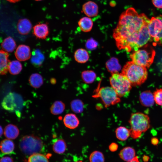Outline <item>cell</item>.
Here are the masks:
<instances>
[{
  "label": "cell",
  "mask_w": 162,
  "mask_h": 162,
  "mask_svg": "<svg viewBox=\"0 0 162 162\" xmlns=\"http://www.w3.org/2000/svg\"><path fill=\"white\" fill-rule=\"evenodd\" d=\"M150 20L144 14H139L133 8L122 12L113 31V37L118 49L130 52L138 48L139 32Z\"/></svg>",
  "instance_id": "1"
},
{
  "label": "cell",
  "mask_w": 162,
  "mask_h": 162,
  "mask_svg": "<svg viewBox=\"0 0 162 162\" xmlns=\"http://www.w3.org/2000/svg\"><path fill=\"white\" fill-rule=\"evenodd\" d=\"M132 86H139L143 83L147 77L146 68L137 65L132 61L126 62L122 70Z\"/></svg>",
  "instance_id": "2"
},
{
  "label": "cell",
  "mask_w": 162,
  "mask_h": 162,
  "mask_svg": "<svg viewBox=\"0 0 162 162\" xmlns=\"http://www.w3.org/2000/svg\"><path fill=\"white\" fill-rule=\"evenodd\" d=\"M129 122L130 126V136L134 139L139 138L150 127L149 117L141 112L132 113Z\"/></svg>",
  "instance_id": "3"
},
{
  "label": "cell",
  "mask_w": 162,
  "mask_h": 162,
  "mask_svg": "<svg viewBox=\"0 0 162 162\" xmlns=\"http://www.w3.org/2000/svg\"><path fill=\"white\" fill-rule=\"evenodd\" d=\"M155 54V51L152 47L147 44L133 51L130 55V58L135 64L148 68L153 63Z\"/></svg>",
  "instance_id": "4"
},
{
  "label": "cell",
  "mask_w": 162,
  "mask_h": 162,
  "mask_svg": "<svg viewBox=\"0 0 162 162\" xmlns=\"http://www.w3.org/2000/svg\"><path fill=\"white\" fill-rule=\"evenodd\" d=\"M19 146L23 154L31 155L41 152L44 145L43 141L39 137L31 135L23 136L20 140Z\"/></svg>",
  "instance_id": "5"
},
{
  "label": "cell",
  "mask_w": 162,
  "mask_h": 162,
  "mask_svg": "<svg viewBox=\"0 0 162 162\" xmlns=\"http://www.w3.org/2000/svg\"><path fill=\"white\" fill-rule=\"evenodd\" d=\"M110 82L111 87L120 98L128 95L131 89L130 82L122 73L112 74L110 78Z\"/></svg>",
  "instance_id": "6"
},
{
  "label": "cell",
  "mask_w": 162,
  "mask_h": 162,
  "mask_svg": "<svg viewBox=\"0 0 162 162\" xmlns=\"http://www.w3.org/2000/svg\"><path fill=\"white\" fill-rule=\"evenodd\" d=\"M92 97L100 98L106 107L115 105L121 101L120 97L111 87L100 88Z\"/></svg>",
  "instance_id": "7"
},
{
  "label": "cell",
  "mask_w": 162,
  "mask_h": 162,
  "mask_svg": "<svg viewBox=\"0 0 162 162\" xmlns=\"http://www.w3.org/2000/svg\"><path fill=\"white\" fill-rule=\"evenodd\" d=\"M20 98L18 95L13 92H10L3 99L2 105L5 110L13 112L20 107Z\"/></svg>",
  "instance_id": "8"
},
{
  "label": "cell",
  "mask_w": 162,
  "mask_h": 162,
  "mask_svg": "<svg viewBox=\"0 0 162 162\" xmlns=\"http://www.w3.org/2000/svg\"><path fill=\"white\" fill-rule=\"evenodd\" d=\"M147 26L152 41L160 32L162 28V21L159 16L156 17H152Z\"/></svg>",
  "instance_id": "9"
},
{
  "label": "cell",
  "mask_w": 162,
  "mask_h": 162,
  "mask_svg": "<svg viewBox=\"0 0 162 162\" xmlns=\"http://www.w3.org/2000/svg\"><path fill=\"white\" fill-rule=\"evenodd\" d=\"M15 55L19 61H26L31 57V53L30 47L25 44L19 45L16 48Z\"/></svg>",
  "instance_id": "10"
},
{
  "label": "cell",
  "mask_w": 162,
  "mask_h": 162,
  "mask_svg": "<svg viewBox=\"0 0 162 162\" xmlns=\"http://www.w3.org/2000/svg\"><path fill=\"white\" fill-rule=\"evenodd\" d=\"M49 33V28L47 23H39L33 27V34L38 39H45Z\"/></svg>",
  "instance_id": "11"
},
{
  "label": "cell",
  "mask_w": 162,
  "mask_h": 162,
  "mask_svg": "<svg viewBox=\"0 0 162 162\" xmlns=\"http://www.w3.org/2000/svg\"><path fill=\"white\" fill-rule=\"evenodd\" d=\"M82 10L85 14L89 17L95 16L98 13V5L92 1H89L85 3L82 5Z\"/></svg>",
  "instance_id": "12"
},
{
  "label": "cell",
  "mask_w": 162,
  "mask_h": 162,
  "mask_svg": "<svg viewBox=\"0 0 162 162\" xmlns=\"http://www.w3.org/2000/svg\"><path fill=\"white\" fill-rule=\"evenodd\" d=\"M32 26L30 20L26 18L20 19L17 25L18 32L22 35L28 34L32 29Z\"/></svg>",
  "instance_id": "13"
},
{
  "label": "cell",
  "mask_w": 162,
  "mask_h": 162,
  "mask_svg": "<svg viewBox=\"0 0 162 162\" xmlns=\"http://www.w3.org/2000/svg\"><path fill=\"white\" fill-rule=\"evenodd\" d=\"M63 121L64 125L67 128L71 129L77 128L80 123L78 118L75 114L73 113L66 114L64 117Z\"/></svg>",
  "instance_id": "14"
},
{
  "label": "cell",
  "mask_w": 162,
  "mask_h": 162,
  "mask_svg": "<svg viewBox=\"0 0 162 162\" xmlns=\"http://www.w3.org/2000/svg\"><path fill=\"white\" fill-rule=\"evenodd\" d=\"M139 99L141 104L146 107L152 106L154 102L153 94L149 90L142 92L140 95Z\"/></svg>",
  "instance_id": "15"
},
{
  "label": "cell",
  "mask_w": 162,
  "mask_h": 162,
  "mask_svg": "<svg viewBox=\"0 0 162 162\" xmlns=\"http://www.w3.org/2000/svg\"><path fill=\"white\" fill-rule=\"evenodd\" d=\"M8 52L0 50V76L6 74L8 71Z\"/></svg>",
  "instance_id": "16"
},
{
  "label": "cell",
  "mask_w": 162,
  "mask_h": 162,
  "mask_svg": "<svg viewBox=\"0 0 162 162\" xmlns=\"http://www.w3.org/2000/svg\"><path fill=\"white\" fill-rule=\"evenodd\" d=\"M119 155L120 158L123 160L128 162L136 157L135 151L132 147H125L120 151Z\"/></svg>",
  "instance_id": "17"
},
{
  "label": "cell",
  "mask_w": 162,
  "mask_h": 162,
  "mask_svg": "<svg viewBox=\"0 0 162 162\" xmlns=\"http://www.w3.org/2000/svg\"><path fill=\"white\" fill-rule=\"evenodd\" d=\"M19 132V130L16 126L10 124L5 127L4 130V134L8 139L14 140L18 137Z\"/></svg>",
  "instance_id": "18"
},
{
  "label": "cell",
  "mask_w": 162,
  "mask_h": 162,
  "mask_svg": "<svg viewBox=\"0 0 162 162\" xmlns=\"http://www.w3.org/2000/svg\"><path fill=\"white\" fill-rule=\"evenodd\" d=\"M15 148L14 142L9 139H5L0 143V149L2 152L5 154L11 153Z\"/></svg>",
  "instance_id": "19"
},
{
  "label": "cell",
  "mask_w": 162,
  "mask_h": 162,
  "mask_svg": "<svg viewBox=\"0 0 162 162\" xmlns=\"http://www.w3.org/2000/svg\"><path fill=\"white\" fill-rule=\"evenodd\" d=\"M74 57L75 61L80 63L86 62L89 58L88 52L82 48H79L76 50L74 53Z\"/></svg>",
  "instance_id": "20"
},
{
  "label": "cell",
  "mask_w": 162,
  "mask_h": 162,
  "mask_svg": "<svg viewBox=\"0 0 162 162\" xmlns=\"http://www.w3.org/2000/svg\"><path fill=\"white\" fill-rule=\"evenodd\" d=\"M3 50L8 52H13L16 48V44L14 40L10 36L4 39L1 44Z\"/></svg>",
  "instance_id": "21"
},
{
  "label": "cell",
  "mask_w": 162,
  "mask_h": 162,
  "mask_svg": "<svg viewBox=\"0 0 162 162\" xmlns=\"http://www.w3.org/2000/svg\"><path fill=\"white\" fill-rule=\"evenodd\" d=\"M78 26L80 30L84 32H88L91 31L93 26V22L91 19L84 17L81 18L78 22Z\"/></svg>",
  "instance_id": "22"
},
{
  "label": "cell",
  "mask_w": 162,
  "mask_h": 162,
  "mask_svg": "<svg viewBox=\"0 0 162 162\" xmlns=\"http://www.w3.org/2000/svg\"><path fill=\"white\" fill-rule=\"evenodd\" d=\"M106 67L108 70L112 74L118 73L121 69L118 59L114 57L111 58L106 62Z\"/></svg>",
  "instance_id": "23"
},
{
  "label": "cell",
  "mask_w": 162,
  "mask_h": 162,
  "mask_svg": "<svg viewBox=\"0 0 162 162\" xmlns=\"http://www.w3.org/2000/svg\"><path fill=\"white\" fill-rule=\"evenodd\" d=\"M28 81L30 86L36 88L40 87L44 83L42 76L37 73L32 74L29 77Z\"/></svg>",
  "instance_id": "24"
},
{
  "label": "cell",
  "mask_w": 162,
  "mask_h": 162,
  "mask_svg": "<svg viewBox=\"0 0 162 162\" xmlns=\"http://www.w3.org/2000/svg\"><path fill=\"white\" fill-rule=\"evenodd\" d=\"M65 108L64 104L62 101H55L51 106L50 110L52 114L55 115H58L62 113Z\"/></svg>",
  "instance_id": "25"
},
{
  "label": "cell",
  "mask_w": 162,
  "mask_h": 162,
  "mask_svg": "<svg viewBox=\"0 0 162 162\" xmlns=\"http://www.w3.org/2000/svg\"><path fill=\"white\" fill-rule=\"evenodd\" d=\"M115 133L117 139L122 141L127 140L130 136V129L124 126L118 127L116 130Z\"/></svg>",
  "instance_id": "26"
},
{
  "label": "cell",
  "mask_w": 162,
  "mask_h": 162,
  "mask_svg": "<svg viewBox=\"0 0 162 162\" xmlns=\"http://www.w3.org/2000/svg\"><path fill=\"white\" fill-rule=\"evenodd\" d=\"M66 148L65 142L62 139L56 140L54 142L52 146L54 152L58 154H62L64 153Z\"/></svg>",
  "instance_id": "27"
},
{
  "label": "cell",
  "mask_w": 162,
  "mask_h": 162,
  "mask_svg": "<svg viewBox=\"0 0 162 162\" xmlns=\"http://www.w3.org/2000/svg\"><path fill=\"white\" fill-rule=\"evenodd\" d=\"M21 63L18 60H13L10 62L8 67V70L11 74L14 75L19 74L22 69Z\"/></svg>",
  "instance_id": "28"
},
{
  "label": "cell",
  "mask_w": 162,
  "mask_h": 162,
  "mask_svg": "<svg viewBox=\"0 0 162 162\" xmlns=\"http://www.w3.org/2000/svg\"><path fill=\"white\" fill-rule=\"evenodd\" d=\"M44 59V55L39 50H37L32 53L31 61L33 65L39 66L42 64Z\"/></svg>",
  "instance_id": "29"
},
{
  "label": "cell",
  "mask_w": 162,
  "mask_h": 162,
  "mask_svg": "<svg viewBox=\"0 0 162 162\" xmlns=\"http://www.w3.org/2000/svg\"><path fill=\"white\" fill-rule=\"evenodd\" d=\"M81 77L85 83L90 84L92 83L96 78L95 73L92 70H84L81 73Z\"/></svg>",
  "instance_id": "30"
},
{
  "label": "cell",
  "mask_w": 162,
  "mask_h": 162,
  "mask_svg": "<svg viewBox=\"0 0 162 162\" xmlns=\"http://www.w3.org/2000/svg\"><path fill=\"white\" fill-rule=\"evenodd\" d=\"M83 104L82 102L78 99L72 101L70 103V107L72 111L76 113L82 112L83 110Z\"/></svg>",
  "instance_id": "31"
},
{
  "label": "cell",
  "mask_w": 162,
  "mask_h": 162,
  "mask_svg": "<svg viewBox=\"0 0 162 162\" xmlns=\"http://www.w3.org/2000/svg\"><path fill=\"white\" fill-rule=\"evenodd\" d=\"M89 160L90 162H104V155L100 151H94L90 154Z\"/></svg>",
  "instance_id": "32"
},
{
  "label": "cell",
  "mask_w": 162,
  "mask_h": 162,
  "mask_svg": "<svg viewBox=\"0 0 162 162\" xmlns=\"http://www.w3.org/2000/svg\"><path fill=\"white\" fill-rule=\"evenodd\" d=\"M28 162H49L47 157L39 153H35L30 156Z\"/></svg>",
  "instance_id": "33"
},
{
  "label": "cell",
  "mask_w": 162,
  "mask_h": 162,
  "mask_svg": "<svg viewBox=\"0 0 162 162\" xmlns=\"http://www.w3.org/2000/svg\"><path fill=\"white\" fill-rule=\"evenodd\" d=\"M154 102L159 106H162V88L157 89L153 93Z\"/></svg>",
  "instance_id": "34"
},
{
  "label": "cell",
  "mask_w": 162,
  "mask_h": 162,
  "mask_svg": "<svg viewBox=\"0 0 162 162\" xmlns=\"http://www.w3.org/2000/svg\"><path fill=\"white\" fill-rule=\"evenodd\" d=\"M159 16L162 21V15H160ZM152 41L153 42V44L154 46L158 44L162 46V28L158 35Z\"/></svg>",
  "instance_id": "35"
},
{
  "label": "cell",
  "mask_w": 162,
  "mask_h": 162,
  "mask_svg": "<svg viewBox=\"0 0 162 162\" xmlns=\"http://www.w3.org/2000/svg\"><path fill=\"white\" fill-rule=\"evenodd\" d=\"M97 42L93 39H88L86 44V47L90 50L94 49L97 47Z\"/></svg>",
  "instance_id": "36"
},
{
  "label": "cell",
  "mask_w": 162,
  "mask_h": 162,
  "mask_svg": "<svg viewBox=\"0 0 162 162\" xmlns=\"http://www.w3.org/2000/svg\"><path fill=\"white\" fill-rule=\"evenodd\" d=\"M152 2L155 7L162 8V0H152Z\"/></svg>",
  "instance_id": "37"
},
{
  "label": "cell",
  "mask_w": 162,
  "mask_h": 162,
  "mask_svg": "<svg viewBox=\"0 0 162 162\" xmlns=\"http://www.w3.org/2000/svg\"><path fill=\"white\" fill-rule=\"evenodd\" d=\"M0 162H14V161L11 158L6 156L1 158L0 159Z\"/></svg>",
  "instance_id": "38"
},
{
  "label": "cell",
  "mask_w": 162,
  "mask_h": 162,
  "mask_svg": "<svg viewBox=\"0 0 162 162\" xmlns=\"http://www.w3.org/2000/svg\"><path fill=\"white\" fill-rule=\"evenodd\" d=\"M118 146L117 144L115 143H112L109 146V149L112 151H114L116 150Z\"/></svg>",
  "instance_id": "39"
},
{
  "label": "cell",
  "mask_w": 162,
  "mask_h": 162,
  "mask_svg": "<svg viewBox=\"0 0 162 162\" xmlns=\"http://www.w3.org/2000/svg\"><path fill=\"white\" fill-rule=\"evenodd\" d=\"M151 142L153 145H156L158 143V140L156 138H153L151 139Z\"/></svg>",
  "instance_id": "40"
},
{
  "label": "cell",
  "mask_w": 162,
  "mask_h": 162,
  "mask_svg": "<svg viewBox=\"0 0 162 162\" xmlns=\"http://www.w3.org/2000/svg\"><path fill=\"white\" fill-rule=\"evenodd\" d=\"M128 162H140L137 156H136L131 160Z\"/></svg>",
  "instance_id": "41"
},
{
  "label": "cell",
  "mask_w": 162,
  "mask_h": 162,
  "mask_svg": "<svg viewBox=\"0 0 162 162\" xmlns=\"http://www.w3.org/2000/svg\"><path fill=\"white\" fill-rule=\"evenodd\" d=\"M143 160L145 162H147L149 159V158L147 156H144L143 158Z\"/></svg>",
  "instance_id": "42"
},
{
  "label": "cell",
  "mask_w": 162,
  "mask_h": 162,
  "mask_svg": "<svg viewBox=\"0 0 162 162\" xmlns=\"http://www.w3.org/2000/svg\"><path fill=\"white\" fill-rule=\"evenodd\" d=\"M9 2L13 3H14L18 2L21 0H6Z\"/></svg>",
  "instance_id": "43"
},
{
  "label": "cell",
  "mask_w": 162,
  "mask_h": 162,
  "mask_svg": "<svg viewBox=\"0 0 162 162\" xmlns=\"http://www.w3.org/2000/svg\"><path fill=\"white\" fill-rule=\"evenodd\" d=\"M3 130L2 127L0 125V137L3 134Z\"/></svg>",
  "instance_id": "44"
},
{
  "label": "cell",
  "mask_w": 162,
  "mask_h": 162,
  "mask_svg": "<svg viewBox=\"0 0 162 162\" xmlns=\"http://www.w3.org/2000/svg\"><path fill=\"white\" fill-rule=\"evenodd\" d=\"M75 162H82V161L81 160H80V161H77Z\"/></svg>",
  "instance_id": "45"
},
{
  "label": "cell",
  "mask_w": 162,
  "mask_h": 162,
  "mask_svg": "<svg viewBox=\"0 0 162 162\" xmlns=\"http://www.w3.org/2000/svg\"><path fill=\"white\" fill-rule=\"evenodd\" d=\"M34 0L36 1H42V0Z\"/></svg>",
  "instance_id": "46"
}]
</instances>
